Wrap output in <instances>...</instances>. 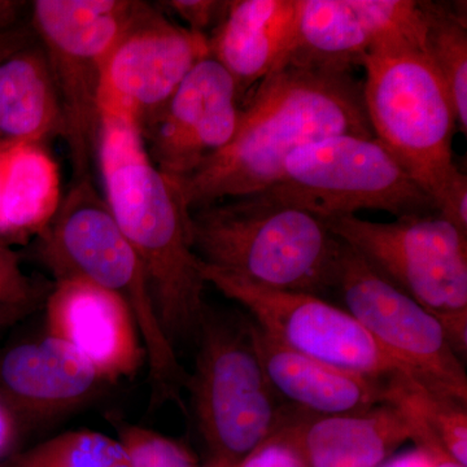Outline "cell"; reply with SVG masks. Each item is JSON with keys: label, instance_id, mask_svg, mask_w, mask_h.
<instances>
[{"label": "cell", "instance_id": "obj_1", "mask_svg": "<svg viewBox=\"0 0 467 467\" xmlns=\"http://www.w3.org/2000/svg\"><path fill=\"white\" fill-rule=\"evenodd\" d=\"M340 134L374 137L362 82L350 70L285 63L245 101L232 142L177 184L190 211L254 195L294 150Z\"/></svg>", "mask_w": 467, "mask_h": 467}, {"label": "cell", "instance_id": "obj_2", "mask_svg": "<svg viewBox=\"0 0 467 467\" xmlns=\"http://www.w3.org/2000/svg\"><path fill=\"white\" fill-rule=\"evenodd\" d=\"M104 199L140 257L171 343L198 333L207 282L180 186L150 161L131 117L103 110L97 153Z\"/></svg>", "mask_w": 467, "mask_h": 467}, {"label": "cell", "instance_id": "obj_3", "mask_svg": "<svg viewBox=\"0 0 467 467\" xmlns=\"http://www.w3.org/2000/svg\"><path fill=\"white\" fill-rule=\"evenodd\" d=\"M202 263L270 290H337L346 243L322 218L260 192L192 211Z\"/></svg>", "mask_w": 467, "mask_h": 467}, {"label": "cell", "instance_id": "obj_4", "mask_svg": "<svg viewBox=\"0 0 467 467\" xmlns=\"http://www.w3.org/2000/svg\"><path fill=\"white\" fill-rule=\"evenodd\" d=\"M36 254L55 279L79 278L116 295L130 309L158 400L177 399L184 374L160 322L142 263L91 174L73 181L41 232Z\"/></svg>", "mask_w": 467, "mask_h": 467}, {"label": "cell", "instance_id": "obj_5", "mask_svg": "<svg viewBox=\"0 0 467 467\" xmlns=\"http://www.w3.org/2000/svg\"><path fill=\"white\" fill-rule=\"evenodd\" d=\"M362 99L374 138L441 207L465 180L453 159L456 112L441 77L420 48H393L362 60Z\"/></svg>", "mask_w": 467, "mask_h": 467}, {"label": "cell", "instance_id": "obj_6", "mask_svg": "<svg viewBox=\"0 0 467 467\" xmlns=\"http://www.w3.org/2000/svg\"><path fill=\"white\" fill-rule=\"evenodd\" d=\"M144 2L36 0L29 24L41 45L64 119L73 181L90 175L101 129L100 95L110 52Z\"/></svg>", "mask_w": 467, "mask_h": 467}, {"label": "cell", "instance_id": "obj_7", "mask_svg": "<svg viewBox=\"0 0 467 467\" xmlns=\"http://www.w3.org/2000/svg\"><path fill=\"white\" fill-rule=\"evenodd\" d=\"M195 337L190 387L209 467H238L275 434L285 404L254 350L248 319L220 317L208 309Z\"/></svg>", "mask_w": 467, "mask_h": 467}, {"label": "cell", "instance_id": "obj_8", "mask_svg": "<svg viewBox=\"0 0 467 467\" xmlns=\"http://www.w3.org/2000/svg\"><path fill=\"white\" fill-rule=\"evenodd\" d=\"M335 235L441 322L461 359L467 353V234L438 212L373 223L325 220Z\"/></svg>", "mask_w": 467, "mask_h": 467}, {"label": "cell", "instance_id": "obj_9", "mask_svg": "<svg viewBox=\"0 0 467 467\" xmlns=\"http://www.w3.org/2000/svg\"><path fill=\"white\" fill-rule=\"evenodd\" d=\"M263 192L324 221L361 209L396 218L436 212L389 150L376 138L361 135H333L294 150L278 180Z\"/></svg>", "mask_w": 467, "mask_h": 467}, {"label": "cell", "instance_id": "obj_10", "mask_svg": "<svg viewBox=\"0 0 467 467\" xmlns=\"http://www.w3.org/2000/svg\"><path fill=\"white\" fill-rule=\"evenodd\" d=\"M201 270L207 285L241 304L252 321L282 346L330 367L384 382L402 376L413 378L348 310L315 295L261 287L204 263Z\"/></svg>", "mask_w": 467, "mask_h": 467}, {"label": "cell", "instance_id": "obj_11", "mask_svg": "<svg viewBox=\"0 0 467 467\" xmlns=\"http://www.w3.org/2000/svg\"><path fill=\"white\" fill-rule=\"evenodd\" d=\"M337 290L346 310L418 383L467 404L465 368L441 322L348 244L344 248Z\"/></svg>", "mask_w": 467, "mask_h": 467}, {"label": "cell", "instance_id": "obj_12", "mask_svg": "<svg viewBox=\"0 0 467 467\" xmlns=\"http://www.w3.org/2000/svg\"><path fill=\"white\" fill-rule=\"evenodd\" d=\"M431 8L416 0H299L296 34L282 64L350 70L376 52L425 51Z\"/></svg>", "mask_w": 467, "mask_h": 467}, {"label": "cell", "instance_id": "obj_13", "mask_svg": "<svg viewBox=\"0 0 467 467\" xmlns=\"http://www.w3.org/2000/svg\"><path fill=\"white\" fill-rule=\"evenodd\" d=\"M207 57L209 36L178 26L159 5L144 2L107 60L101 112L122 113L140 128Z\"/></svg>", "mask_w": 467, "mask_h": 467}, {"label": "cell", "instance_id": "obj_14", "mask_svg": "<svg viewBox=\"0 0 467 467\" xmlns=\"http://www.w3.org/2000/svg\"><path fill=\"white\" fill-rule=\"evenodd\" d=\"M235 81L213 57L199 61L162 109L140 128L144 149L171 180H184L232 142L243 107Z\"/></svg>", "mask_w": 467, "mask_h": 467}, {"label": "cell", "instance_id": "obj_15", "mask_svg": "<svg viewBox=\"0 0 467 467\" xmlns=\"http://www.w3.org/2000/svg\"><path fill=\"white\" fill-rule=\"evenodd\" d=\"M46 326L48 337L78 353L106 383L133 377L146 358L130 309L84 279H57L46 299Z\"/></svg>", "mask_w": 467, "mask_h": 467}, {"label": "cell", "instance_id": "obj_16", "mask_svg": "<svg viewBox=\"0 0 467 467\" xmlns=\"http://www.w3.org/2000/svg\"><path fill=\"white\" fill-rule=\"evenodd\" d=\"M413 435L407 411L389 401L335 416H315L285 405L272 438L296 451L306 467H380Z\"/></svg>", "mask_w": 467, "mask_h": 467}, {"label": "cell", "instance_id": "obj_17", "mask_svg": "<svg viewBox=\"0 0 467 467\" xmlns=\"http://www.w3.org/2000/svg\"><path fill=\"white\" fill-rule=\"evenodd\" d=\"M106 380L66 344L51 337L17 344L0 358V392L12 414L48 420L91 399Z\"/></svg>", "mask_w": 467, "mask_h": 467}, {"label": "cell", "instance_id": "obj_18", "mask_svg": "<svg viewBox=\"0 0 467 467\" xmlns=\"http://www.w3.org/2000/svg\"><path fill=\"white\" fill-rule=\"evenodd\" d=\"M250 321L254 350L269 383L288 407L315 416L356 413L386 404L389 383L306 358Z\"/></svg>", "mask_w": 467, "mask_h": 467}, {"label": "cell", "instance_id": "obj_19", "mask_svg": "<svg viewBox=\"0 0 467 467\" xmlns=\"http://www.w3.org/2000/svg\"><path fill=\"white\" fill-rule=\"evenodd\" d=\"M299 0H232L209 36L211 57L235 81L241 99L287 57L296 34Z\"/></svg>", "mask_w": 467, "mask_h": 467}, {"label": "cell", "instance_id": "obj_20", "mask_svg": "<svg viewBox=\"0 0 467 467\" xmlns=\"http://www.w3.org/2000/svg\"><path fill=\"white\" fill-rule=\"evenodd\" d=\"M64 137V119L38 41L0 60V140L39 146Z\"/></svg>", "mask_w": 467, "mask_h": 467}, {"label": "cell", "instance_id": "obj_21", "mask_svg": "<svg viewBox=\"0 0 467 467\" xmlns=\"http://www.w3.org/2000/svg\"><path fill=\"white\" fill-rule=\"evenodd\" d=\"M57 183L54 162L39 146L15 147L0 192V239L41 232L58 204Z\"/></svg>", "mask_w": 467, "mask_h": 467}, {"label": "cell", "instance_id": "obj_22", "mask_svg": "<svg viewBox=\"0 0 467 467\" xmlns=\"http://www.w3.org/2000/svg\"><path fill=\"white\" fill-rule=\"evenodd\" d=\"M425 52L450 94L457 125L467 131L466 3L432 2Z\"/></svg>", "mask_w": 467, "mask_h": 467}, {"label": "cell", "instance_id": "obj_23", "mask_svg": "<svg viewBox=\"0 0 467 467\" xmlns=\"http://www.w3.org/2000/svg\"><path fill=\"white\" fill-rule=\"evenodd\" d=\"M0 467H130L119 439L90 430L55 436L0 461Z\"/></svg>", "mask_w": 467, "mask_h": 467}, {"label": "cell", "instance_id": "obj_24", "mask_svg": "<svg viewBox=\"0 0 467 467\" xmlns=\"http://www.w3.org/2000/svg\"><path fill=\"white\" fill-rule=\"evenodd\" d=\"M119 435L130 467H199L187 448L152 430L125 425Z\"/></svg>", "mask_w": 467, "mask_h": 467}, {"label": "cell", "instance_id": "obj_25", "mask_svg": "<svg viewBox=\"0 0 467 467\" xmlns=\"http://www.w3.org/2000/svg\"><path fill=\"white\" fill-rule=\"evenodd\" d=\"M42 296L39 285L24 273L17 254L0 239V306L36 309Z\"/></svg>", "mask_w": 467, "mask_h": 467}, {"label": "cell", "instance_id": "obj_26", "mask_svg": "<svg viewBox=\"0 0 467 467\" xmlns=\"http://www.w3.org/2000/svg\"><path fill=\"white\" fill-rule=\"evenodd\" d=\"M159 7L182 18L187 29L211 36L225 16L229 2L223 0H169Z\"/></svg>", "mask_w": 467, "mask_h": 467}, {"label": "cell", "instance_id": "obj_27", "mask_svg": "<svg viewBox=\"0 0 467 467\" xmlns=\"http://www.w3.org/2000/svg\"><path fill=\"white\" fill-rule=\"evenodd\" d=\"M238 467H306V465L297 456L296 451H292L288 445L270 438L252 451L250 456L245 457Z\"/></svg>", "mask_w": 467, "mask_h": 467}, {"label": "cell", "instance_id": "obj_28", "mask_svg": "<svg viewBox=\"0 0 467 467\" xmlns=\"http://www.w3.org/2000/svg\"><path fill=\"white\" fill-rule=\"evenodd\" d=\"M34 42H36V36L29 21L0 29V60Z\"/></svg>", "mask_w": 467, "mask_h": 467}, {"label": "cell", "instance_id": "obj_29", "mask_svg": "<svg viewBox=\"0 0 467 467\" xmlns=\"http://www.w3.org/2000/svg\"><path fill=\"white\" fill-rule=\"evenodd\" d=\"M416 448L425 451L431 460L432 467H466L451 459L450 454L441 447V442L435 441V439L427 438L425 441L417 442Z\"/></svg>", "mask_w": 467, "mask_h": 467}, {"label": "cell", "instance_id": "obj_30", "mask_svg": "<svg viewBox=\"0 0 467 467\" xmlns=\"http://www.w3.org/2000/svg\"><path fill=\"white\" fill-rule=\"evenodd\" d=\"M15 434H16L15 416L9 410L7 405L0 400V457L14 441Z\"/></svg>", "mask_w": 467, "mask_h": 467}, {"label": "cell", "instance_id": "obj_31", "mask_svg": "<svg viewBox=\"0 0 467 467\" xmlns=\"http://www.w3.org/2000/svg\"><path fill=\"white\" fill-rule=\"evenodd\" d=\"M380 467H432L431 460L420 448L386 461Z\"/></svg>", "mask_w": 467, "mask_h": 467}, {"label": "cell", "instance_id": "obj_32", "mask_svg": "<svg viewBox=\"0 0 467 467\" xmlns=\"http://www.w3.org/2000/svg\"><path fill=\"white\" fill-rule=\"evenodd\" d=\"M26 3L15 0H0V29L21 23L20 15Z\"/></svg>", "mask_w": 467, "mask_h": 467}, {"label": "cell", "instance_id": "obj_33", "mask_svg": "<svg viewBox=\"0 0 467 467\" xmlns=\"http://www.w3.org/2000/svg\"><path fill=\"white\" fill-rule=\"evenodd\" d=\"M33 310L34 308H27V306H0V331L26 318Z\"/></svg>", "mask_w": 467, "mask_h": 467}, {"label": "cell", "instance_id": "obj_34", "mask_svg": "<svg viewBox=\"0 0 467 467\" xmlns=\"http://www.w3.org/2000/svg\"><path fill=\"white\" fill-rule=\"evenodd\" d=\"M15 147H17L16 144L3 142V140H0V156L9 152V150L15 149Z\"/></svg>", "mask_w": 467, "mask_h": 467}, {"label": "cell", "instance_id": "obj_35", "mask_svg": "<svg viewBox=\"0 0 467 467\" xmlns=\"http://www.w3.org/2000/svg\"></svg>", "mask_w": 467, "mask_h": 467}]
</instances>
